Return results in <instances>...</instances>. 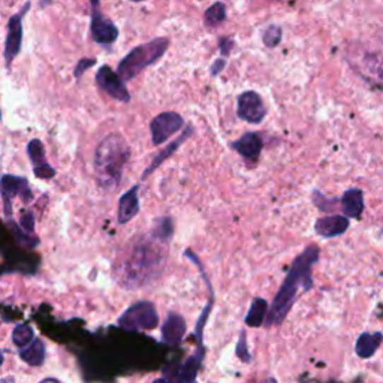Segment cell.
<instances>
[{"instance_id":"cell-1","label":"cell","mask_w":383,"mask_h":383,"mask_svg":"<svg viewBox=\"0 0 383 383\" xmlns=\"http://www.w3.org/2000/svg\"><path fill=\"white\" fill-rule=\"evenodd\" d=\"M170 242L153 229L131 238L114 265L117 282L124 289H139L155 282L167 265Z\"/></svg>"},{"instance_id":"cell-2","label":"cell","mask_w":383,"mask_h":383,"mask_svg":"<svg viewBox=\"0 0 383 383\" xmlns=\"http://www.w3.org/2000/svg\"><path fill=\"white\" fill-rule=\"evenodd\" d=\"M319 258H321V249L316 244H310L293 259L282 286L277 290L270 305V312H268L264 324L265 328L282 325L297 300L305 292L313 289L312 271Z\"/></svg>"},{"instance_id":"cell-3","label":"cell","mask_w":383,"mask_h":383,"mask_svg":"<svg viewBox=\"0 0 383 383\" xmlns=\"http://www.w3.org/2000/svg\"><path fill=\"white\" fill-rule=\"evenodd\" d=\"M131 158V147L120 134H111L99 143L95 151V172L98 184L104 190L117 189L123 171Z\"/></svg>"},{"instance_id":"cell-4","label":"cell","mask_w":383,"mask_h":383,"mask_svg":"<svg viewBox=\"0 0 383 383\" xmlns=\"http://www.w3.org/2000/svg\"><path fill=\"white\" fill-rule=\"evenodd\" d=\"M170 47L168 37H158L147 44L135 47L129 54H127L117 66V72L120 73L124 81H131L135 76L141 73L146 68L156 63Z\"/></svg>"},{"instance_id":"cell-5","label":"cell","mask_w":383,"mask_h":383,"mask_svg":"<svg viewBox=\"0 0 383 383\" xmlns=\"http://www.w3.org/2000/svg\"><path fill=\"white\" fill-rule=\"evenodd\" d=\"M346 59L367 84L383 93V51L355 47L349 49Z\"/></svg>"},{"instance_id":"cell-6","label":"cell","mask_w":383,"mask_h":383,"mask_svg":"<svg viewBox=\"0 0 383 383\" xmlns=\"http://www.w3.org/2000/svg\"><path fill=\"white\" fill-rule=\"evenodd\" d=\"M117 325L126 331H151L159 325V313L151 301H138L119 317Z\"/></svg>"},{"instance_id":"cell-7","label":"cell","mask_w":383,"mask_h":383,"mask_svg":"<svg viewBox=\"0 0 383 383\" xmlns=\"http://www.w3.org/2000/svg\"><path fill=\"white\" fill-rule=\"evenodd\" d=\"M184 127V119L182 114L175 111H165L158 114V116L150 123V132H151V143L155 146H160L165 141L180 132Z\"/></svg>"},{"instance_id":"cell-8","label":"cell","mask_w":383,"mask_h":383,"mask_svg":"<svg viewBox=\"0 0 383 383\" xmlns=\"http://www.w3.org/2000/svg\"><path fill=\"white\" fill-rule=\"evenodd\" d=\"M2 198H4V214L6 220L12 217V198H20L24 204H29L33 199L29 182L25 177L5 174L2 177Z\"/></svg>"},{"instance_id":"cell-9","label":"cell","mask_w":383,"mask_h":383,"mask_svg":"<svg viewBox=\"0 0 383 383\" xmlns=\"http://www.w3.org/2000/svg\"><path fill=\"white\" fill-rule=\"evenodd\" d=\"M96 84L100 90H104L108 96L116 99L119 102H131V93L127 90L124 80L120 76L119 72H114L108 65L100 66L96 73Z\"/></svg>"},{"instance_id":"cell-10","label":"cell","mask_w":383,"mask_h":383,"mask_svg":"<svg viewBox=\"0 0 383 383\" xmlns=\"http://www.w3.org/2000/svg\"><path fill=\"white\" fill-rule=\"evenodd\" d=\"M237 116L247 123L259 124L266 116V108L261 95L253 90L242 92L237 99Z\"/></svg>"},{"instance_id":"cell-11","label":"cell","mask_w":383,"mask_h":383,"mask_svg":"<svg viewBox=\"0 0 383 383\" xmlns=\"http://www.w3.org/2000/svg\"><path fill=\"white\" fill-rule=\"evenodd\" d=\"M30 4H25L24 8L18 12V14L12 16L8 23V35H6V44H5V61L9 66L11 61L14 60L20 49H21V42H23V24L21 20L25 16V12L29 11Z\"/></svg>"},{"instance_id":"cell-12","label":"cell","mask_w":383,"mask_h":383,"mask_svg":"<svg viewBox=\"0 0 383 383\" xmlns=\"http://www.w3.org/2000/svg\"><path fill=\"white\" fill-rule=\"evenodd\" d=\"M28 155L33 165V174L40 180H51L56 177V170L51 167V163L45 158V148L41 139H30L28 144Z\"/></svg>"},{"instance_id":"cell-13","label":"cell","mask_w":383,"mask_h":383,"mask_svg":"<svg viewBox=\"0 0 383 383\" xmlns=\"http://www.w3.org/2000/svg\"><path fill=\"white\" fill-rule=\"evenodd\" d=\"M262 147H264L262 138L257 132H247L231 144V148L237 151L249 165H254L258 162Z\"/></svg>"},{"instance_id":"cell-14","label":"cell","mask_w":383,"mask_h":383,"mask_svg":"<svg viewBox=\"0 0 383 383\" xmlns=\"http://www.w3.org/2000/svg\"><path fill=\"white\" fill-rule=\"evenodd\" d=\"M92 35H93V40L98 44L108 45V44L116 42V40L119 37V29L116 28V24H114L110 18L102 16L98 8H93V12H92Z\"/></svg>"},{"instance_id":"cell-15","label":"cell","mask_w":383,"mask_h":383,"mask_svg":"<svg viewBox=\"0 0 383 383\" xmlns=\"http://www.w3.org/2000/svg\"><path fill=\"white\" fill-rule=\"evenodd\" d=\"M162 331V341L170 344V346H177L180 344L186 336L187 324L186 319L175 312H170L167 316V321H165L160 326Z\"/></svg>"},{"instance_id":"cell-16","label":"cell","mask_w":383,"mask_h":383,"mask_svg":"<svg viewBox=\"0 0 383 383\" xmlns=\"http://www.w3.org/2000/svg\"><path fill=\"white\" fill-rule=\"evenodd\" d=\"M349 228V217L341 214L324 216L314 223V231L322 238H334L343 235Z\"/></svg>"},{"instance_id":"cell-17","label":"cell","mask_w":383,"mask_h":383,"mask_svg":"<svg viewBox=\"0 0 383 383\" xmlns=\"http://www.w3.org/2000/svg\"><path fill=\"white\" fill-rule=\"evenodd\" d=\"M139 184L132 186L129 190H126L124 194L119 198V207H117V222L119 225L129 223L134 217L141 210L139 206Z\"/></svg>"},{"instance_id":"cell-18","label":"cell","mask_w":383,"mask_h":383,"mask_svg":"<svg viewBox=\"0 0 383 383\" xmlns=\"http://www.w3.org/2000/svg\"><path fill=\"white\" fill-rule=\"evenodd\" d=\"M194 131H195V129H194V126H192V124H187V126L184 127V131L182 132V135H180V136L175 138L171 144H168V146L165 147L162 151H159V153H158V156L151 160V163L148 165V168H147V170L143 172V175H141V180L144 182L146 178H147L148 175H151L153 172H155V171H156V170L160 167V165H162L165 160H168L170 158H172V156H174V153H175L178 148H180L182 146H183V143L186 141V139H189L192 135H194Z\"/></svg>"},{"instance_id":"cell-19","label":"cell","mask_w":383,"mask_h":383,"mask_svg":"<svg viewBox=\"0 0 383 383\" xmlns=\"http://www.w3.org/2000/svg\"><path fill=\"white\" fill-rule=\"evenodd\" d=\"M340 202L344 216H348L349 219H360L364 211V195L361 189L346 190L343 194Z\"/></svg>"},{"instance_id":"cell-20","label":"cell","mask_w":383,"mask_h":383,"mask_svg":"<svg viewBox=\"0 0 383 383\" xmlns=\"http://www.w3.org/2000/svg\"><path fill=\"white\" fill-rule=\"evenodd\" d=\"M18 355L21 361L30 367H41L47 358L45 343L41 338H33L28 346L20 348Z\"/></svg>"},{"instance_id":"cell-21","label":"cell","mask_w":383,"mask_h":383,"mask_svg":"<svg viewBox=\"0 0 383 383\" xmlns=\"http://www.w3.org/2000/svg\"><path fill=\"white\" fill-rule=\"evenodd\" d=\"M383 341L382 333H363L360 338L356 340L355 352L363 360H368L376 353L379 346Z\"/></svg>"},{"instance_id":"cell-22","label":"cell","mask_w":383,"mask_h":383,"mask_svg":"<svg viewBox=\"0 0 383 383\" xmlns=\"http://www.w3.org/2000/svg\"><path fill=\"white\" fill-rule=\"evenodd\" d=\"M268 312H270V305L264 298H254L250 304L249 312L246 314L244 322L250 328H259L265 324Z\"/></svg>"},{"instance_id":"cell-23","label":"cell","mask_w":383,"mask_h":383,"mask_svg":"<svg viewBox=\"0 0 383 383\" xmlns=\"http://www.w3.org/2000/svg\"><path fill=\"white\" fill-rule=\"evenodd\" d=\"M8 226L11 229L12 235L16 237L18 244H21L23 247H25V249H35L36 246H40V240H37V237H35L33 234H30L28 231H24V229L20 225H17L14 222H11L8 219Z\"/></svg>"},{"instance_id":"cell-24","label":"cell","mask_w":383,"mask_h":383,"mask_svg":"<svg viewBox=\"0 0 383 383\" xmlns=\"http://www.w3.org/2000/svg\"><path fill=\"white\" fill-rule=\"evenodd\" d=\"M33 338H35V331L30 325L18 324L14 328V331H12V343H14L18 349L28 346Z\"/></svg>"},{"instance_id":"cell-25","label":"cell","mask_w":383,"mask_h":383,"mask_svg":"<svg viewBox=\"0 0 383 383\" xmlns=\"http://www.w3.org/2000/svg\"><path fill=\"white\" fill-rule=\"evenodd\" d=\"M204 20H206V24L208 25V28H216V25L222 24L226 20L225 5L220 2L214 4L211 8L206 11V17H204Z\"/></svg>"},{"instance_id":"cell-26","label":"cell","mask_w":383,"mask_h":383,"mask_svg":"<svg viewBox=\"0 0 383 383\" xmlns=\"http://www.w3.org/2000/svg\"><path fill=\"white\" fill-rule=\"evenodd\" d=\"M235 355H237L238 360H241L242 363H246V364H249L252 361V353L247 349V337H246V331L244 329H242L240 333V338L237 341Z\"/></svg>"},{"instance_id":"cell-27","label":"cell","mask_w":383,"mask_h":383,"mask_svg":"<svg viewBox=\"0 0 383 383\" xmlns=\"http://www.w3.org/2000/svg\"><path fill=\"white\" fill-rule=\"evenodd\" d=\"M262 40L268 48H274L282 41V30H280L278 25H270V28L264 32Z\"/></svg>"},{"instance_id":"cell-28","label":"cell","mask_w":383,"mask_h":383,"mask_svg":"<svg viewBox=\"0 0 383 383\" xmlns=\"http://www.w3.org/2000/svg\"><path fill=\"white\" fill-rule=\"evenodd\" d=\"M95 65H96V59H81L78 63H76V66L73 69V76L76 80H80L83 73L90 68H93Z\"/></svg>"},{"instance_id":"cell-29","label":"cell","mask_w":383,"mask_h":383,"mask_svg":"<svg viewBox=\"0 0 383 383\" xmlns=\"http://www.w3.org/2000/svg\"><path fill=\"white\" fill-rule=\"evenodd\" d=\"M20 226L24 229V231L33 234V231H35V214L32 211H29V210L21 213Z\"/></svg>"},{"instance_id":"cell-30","label":"cell","mask_w":383,"mask_h":383,"mask_svg":"<svg viewBox=\"0 0 383 383\" xmlns=\"http://www.w3.org/2000/svg\"><path fill=\"white\" fill-rule=\"evenodd\" d=\"M219 47H220V53L223 56H229V53H231V49L234 47V42L231 40H226V37H223V40H220V42H219Z\"/></svg>"},{"instance_id":"cell-31","label":"cell","mask_w":383,"mask_h":383,"mask_svg":"<svg viewBox=\"0 0 383 383\" xmlns=\"http://www.w3.org/2000/svg\"><path fill=\"white\" fill-rule=\"evenodd\" d=\"M225 65H226V61H225L223 59H219V60H216V61L213 63V66H211V69H210V72H211V76H217V75H219V73H220V72L223 71Z\"/></svg>"},{"instance_id":"cell-32","label":"cell","mask_w":383,"mask_h":383,"mask_svg":"<svg viewBox=\"0 0 383 383\" xmlns=\"http://www.w3.org/2000/svg\"><path fill=\"white\" fill-rule=\"evenodd\" d=\"M90 2L93 4V8H96L99 5V0H90Z\"/></svg>"},{"instance_id":"cell-33","label":"cell","mask_w":383,"mask_h":383,"mask_svg":"<svg viewBox=\"0 0 383 383\" xmlns=\"http://www.w3.org/2000/svg\"><path fill=\"white\" fill-rule=\"evenodd\" d=\"M132 2H143V0H132Z\"/></svg>"},{"instance_id":"cell-34","label":"cell","mask_w":383,"mask_h":383,"mask_svg":"<svg viewBox=\"0 0 383 383\" xmlns=\"http://www.w3.org/2000/svg\"><path fill=\"white\" fill-rule=\"evenodd\" d=\"M382 40H383V35H382Z\"/></svg>"}]
</instances>
